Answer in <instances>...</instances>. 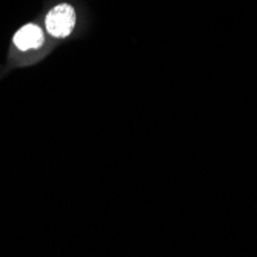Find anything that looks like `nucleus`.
Here are the masks:
<instances>
[{"label": "nucleus", "mask_w": 257, "mask_h": 257, "mask_svg": "<svg viewBox=\"0 0 257 257\" xmlns=\"http://www.w3.org/2000/svg\"><path fill=\"white\" fill-rule=\"evenodd\" d=\"M76 25V13L69 5H59L46 16V30L53 37L62 39L71 34Z\"/></svg>", "instance_id": "1"}, {"label": "nucleus", "mask_w": 257, "mask_h": 257, "mask_svg": "<svg viewBox=\"0 0 257 257\" xmlns=\"http://www.w3.org/2000/svg\"><path fill=\"white\" fill-rule=\"evenodd\" d=\"M43 43V33L37 25H25L20 28L16 36H14V45L22 51H28V50H36Z\"/></svg>", "instance_id": "2"}]
</instances>
